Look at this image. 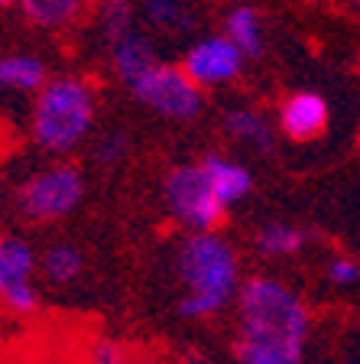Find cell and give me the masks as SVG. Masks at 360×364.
<instances>
[{
  "mask_svg": "<svg viewBox=\"0 0 360 364\" xmlns=\"http://www.w3.org/2000/svg\"><path fill=\"white\" fill-rule=\"evenodd\" d=\"M240 364H302L312 318L299 296L273 277H250L237 293Z\"/></svg>",
  "mask_w": 360,
  "mask_h": 364,
  "instance_id": "obj_1",
  "label": "cell"
},
{
  "mask_svg": "<svg viewBox=\"0 0 360 364\" xmlns=\"http://www.w3.org/2000/svg\"><path fill=\"white\" fill-rule=\"evenodd\" d=\"M175 270L185 287L179 309L188 318L218 316L237 296V254L221 235H188L179 244Z\"/></svg>",
  "mask_w": 360,
  "mask_h": 364,
  "instance_id": "obj_2",
  "label": "cell"
},
{
  "mask_svg": "<svg viewBox=\"0 0 360 364\" xmlns=\"http://www.w3.org/2000/svg\"><path fill=\"white\" fill-rule=\"evenodd\" d=\"M94 124V91L75 75H59L39 88L33 107V140L49 153H68Z\"/></svg>",
  "mask_w": 360,
  "mask_h": 364,
  "instance_id": "obj_3",
  "label": "cell"
},
{
  "mask_svg": "<svg viewBox=\"0 0 360 364\" xmlns=\"http://www.w3.org/2000/svg\"><path fill=\"white\" fill-rule=\"evenodd\" d=\"M84 196V179L75 166H49L30 176L16 189L20 212L33 221H55L75 212V205Z\"/></svg>",
  "mask_w": 360,
  "mask_h": 364,
  "instance_id": "obj_4",
  "label": "cell"
},
{
  "mask_svg": "<svg viewBox=\"0 0 360 364\" xmlns=\"http://www.w3.org/2000/svg\"><path fill=\"white\" fill-rule=\"evenodd\" d=\"M127 88L140 105H146L150 111L163 114V117H175V121L195 117L204 105L202 91L188 82L185 72H182L179 65H165V62L150 65L143 75H136Z\"/></svg>",
  "mask_w": 360,
  "mask_h": 364,
  "instance_id": "obj_5",
  "label": "cell"
},
{
  "mask_svg": "<svg viewBox=\"0 0 360 364\" xmlns=\"http://www.w3.org/2000/svg\"><path fill=\"white\" fill-rule=\"evenodd\" d=\"M165 205L195 235H214L224 218V208L211 192L202 166H175L165 176Z\"/></svg>",
  "mask_w": 360,
  "mask_h": 364,
  "instance_id": "obj_6",
  "label": "cell"
},
{
  "mask_svg": "<svg viewBox=\"0 0 360 364\" xmlns=\"http://www.w3.org/2000/svg\"><path fill=\"white\" fill-rule=\"evenodd\" d=\"M36 254L20 237H0V303L13 316H33L39 309V293L33 287Z\"/></svg>",
  "mask_w": 360,
  "mask_h": 364,
  "instance_id": "obj_7",
  "label": "cell"
},
{
  "mask_svg": "<svg viewBox=\"0 0 360 364\" xmlns=\"http://www.w3.org/2000/svg\"><path fill=\"white\" fill-rule=\"evenodd\" d=\"M240 65H244V59H240L237 49L224 36H211L192 46L179 68L185 72L188 82L202 91V88H214V85H224L231 78H237Z\"/></svg>",
  "mask_w": 360,
  "mask_h": 364,
  "instance_id": "obj_8",
  "label": "cell"
},
{
  "mask_svg": "<svg viewBox=\"0 0 360 364\" xmlns=\"http://www.w3.org/2000/svg\"><path fill=\"white\" fill-rule=\"evenodd\" d=\"M324 127H328V101L318 91H295L279 107V130L289 140L308 144L322 136Z\"/></svg>",
  "mask_w": 360,
  "mask_h": 364,
  "instance_id": "obj_9",
  "label": "cell"
},
{
  "mask_svg": "<svg viewBox=\"0 0 360 364\" xmlns=\"http://www.w3.org/2000/svg\"><path fill=\"white\" fill-rule=\"evenodd\" d=\"M198 166H202L204 179H208L211 192H214V198H218V205L224 208V212L234 202H240V198L247 196L250 186H253V176H250L247 166H240V163H234V159L218 156V153H208Z\"/></svg>",
  "mask_w": 360,
  "mask_h": 364,
  "instance_id": "obj_10",
  "label": "cell"
},
{
  "mask_svg": "<svg viewBox=\"0 0 360 364\" xmlns=\"http://www.w3.org/2000/svg\"><path fill=\"white\" fill-rule=\"evenodd\" d=\"M78 345H68V341L59 338L30 341V345H20V348L0 351V364H78Z\"/></svg>",
  "mask_w": 360,
  "mask_h": 364,
  "instance_id": "obj_11",
  "label": "cell"
},
{
  "mask_svg": "<svg viewBox=\"0 0 360 364\" xmlns=\"http://www.w3.org/2000/svg\"><path fill=\"white\" fill-rule=\"evenodd\" d=\"M227 43L240 53V59H256L263 55V33H260V16L253 7H234L227 14Z\"/></svg>",
  "mask_w": 360,
  "mask_h": 364,
  "instance_id": "obj_12",
  "label": "cell"
},
{
  "mask_svg": "<svg viewBox=\"0 0 360 364\" xmlns=\"http://www.w3.org/2000/svg\"><path fill=\"white\" fill-rule=\"evenodd\" d=\"M114 49V68H117V75L124 78V85H130L136 75H143L150 65H156V53H153V46L140 36V33H130L124 36L120 43L111 46Z\"/></svg>",
  "mask_w": 360,
  "mask_h": 364,
  "instance_id": "obj_13",
  "label": "cell"
},
{
  "mask_svg": "<svg viewBox=\"0 0 360 364\" xmlns=\"http://www.w3.org/2000/svg\"><path fill=\"white\" fill-rule=\"evenodd\" d=\"M224 127L234 140H244L253 150H260V153L273 150V127L256 111H250V107H231L224 114Z\"/></svg>",
  "mask_w": 360,
  "mask_h": 364,
  "instance_id": "obj_14",
  "label": "cell"
},
{
  "mask_svg": "<svg viewBox=\"0 0 360 364\" xmlns=\"http://www.w3.org/2000/svg\"><path fill=\"white\" fill-rule=\"evenodd\" d=\"M45 85V65L33 55L0 59V91H39Z\"/></svg>",
  "mask_w": 360,
  "mask_h": 364,
  "instance_id": "obj_15",
  "label": "cell"
},
{
  "mask_svg": "<svg viewBox=\"0 0 360 364\" xmlns=\"http://www.w3.org/2000/svg\"><path fill=\"white\" fill-rule=\"evenodd\" d=\"M16 4L36 26H49V30L72 23L84 7V0H16Z\"/></svg>",
  "mask_w": 360,
  "mask_h": 364,
  "instance_id": "obj_16",
  "label": "cell"
},
{
  "mask_svg": "<svg viewBox=\"0 0 360 364\" xmlns=\"http://www.w3.org/2000/svg\"><path fill=\"white\" fill-rule=\"evenodd\" d=\"M305 235H302L295 225H285V221H273V225H263L256 231V250L260 254H270V257H289V254H299Z\"/></svg>",
  "mask_w": 360,
  "mask_h": 364,
  "instance_id": "obj_17",
  "label": "cell"
},
{
  "mask_svg": "<svg viewBox=\"0 0 360 364\" xmlns=\"http://www.w3.org/2000/svg\"><path fill=\"white\" fill-rule=\"evenodd\" d=\"M130 355L133 351L111 335L82 338V345H78V364H130Z\"/></svg>",
  "mask_w": 360,
  "mask_h": 364,
  "instance_id": "obj_18",
  "label": "cell"
},
{
  "mask_svg": "<svg viewBox=\"0 0 360 364\" xmlns=\"http://www.w3.org/2000/svg\"><path fill=\"white\" fill-rule=\"evenodd\" d=\"M82 267H84L82 250L72 247V244H53L43 257V270L53 283H72L82 273Z\"/></svg>",
  "mask_w": 360,
  "mask_h": 364,
  "instance_id": "obj_19",
  "label": "cell"
},
{
  "mask_svg": "<svg viewBox=\"0 0 360 364\" xmlns=\"http://www.w3.org/2000/svg\"><path fill=\"white\" fill-rule=\"evenodd\" d=\"M130 23H133V7H130V0H104V4H101V30H104V36L111 46L133 33Z\"/></svg>",
  "mask_w": 360,
  "mask_h": 364,
  "instance_id": "obj_20",
  "label": "cell"
},
{
  "mask_svg": "<svg viewBox=\"0 0 360 364\" xmlns=\"http://www.w3.org/2000/svg\"><path fill=\"white\" fill-rule=\"evenodd\" d=\"M146 16L163 30H188L192 26V14L179 0H146Z\"/></svg>",
  "mask_w": 360,
  "mask_h": 364,
  "instance_id": "obj_21",
  "label": "cell"
},
{
  "mask_svg": "<svg viewBox=\"0 0 360 364\" xmlns=\"http://www.w3.org/2000/svg\"><path fill=\"white\" fill-rule=\"evenodd\" d=\"M127 136L124 134H107V136H101L98 140V146H94V159L98 163H117V159H124L127 156Z\"/></svg>",
  "mask_w": 360,
  "mask_h": 364,
  "instance_id": "obj_22",
  "label": "cell"
},
{
  "mask_svg": "<svg viewBox=\"0 0 360 364\" xmlns=\"http://www.w3.org/2000/svg\"><path fill=\"white\" fill-rule=\"evenodd\" d=\"M360 277V267L354 257H334L328 264V280L334 283V287H354Z\"/></svg>",
  "mask_w": 360,
  "mask_h": 364,
  "instance_id": "obj_23",
  "label": "cell"
},
{
  "mask_svg": "<svg viewBox=\"0 0 360 364\" xmlns=\"http://www.w3.org/2000/svg\"><path fill=\"white\" fill-rule=\"evenodd\" d=\"M130 364H163L156 355H130Z\"/></svg>",
  "mask_w": 360,
  "mask_h": 364,
  "instance_id": "obj_24",
  "label": "cell"
},
{
  "mask_svg": "<svg viewBox=\"0 0 360 364\" xmlns=\"http://www.w3.org/2000/svg\"><path fill=\"white\" fill-rule=\"evenodd\" d=\"M7 4H13V0H0V7H7Z\"/></svg>",
  "mask_w": 360,
  "mask_h": 364,
  "instance_id": "obj_25",
  "label": "cell"
}]
</instances>
